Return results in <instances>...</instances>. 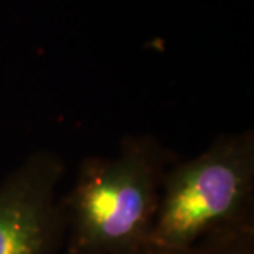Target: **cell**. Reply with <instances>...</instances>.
<instances>
[{"label": "cell", "instance_id": "obj_1", "mask_svg": "<svg viewBox=\"0 0 254 254\" xmlns=\"http://www.w3.org/2000/svg\"><path fill=\"white\" fill-rule=\"evenodd\" d=\"M177 155L155 137L126 136L118 155L82 160L60 198L68 254H144L161 187Z\"/></svg>", "mask_w": 254, "mask_h": 254}, {"label": "cell", "instance_id": "obj_2", "mask_svg": "<svg viewBox=\"0 0 254 254\" xmlns=\"http://www.w3.org/2000/svg\"><path fill=\"white\" fill-rule=\"evenodd\" d=\"M254 225V133L216 137L199 155L177 160L161 187L144 254H184L222 232Z\"/></svg>", "mask_w": 254, "mask_h": 254}, {"label": "cell", "instance_id": "obj_3", "mask_svg": "<svg viewBox=\"0 0 254 254\" xmlns=\"http://www.w3.org/2000/svg\"><path fill=\"white\" fill-rule=\"evenodd\" d=\"M65 173L53 150L28 154L0 184V254H60L65 218L57 195Z\"/></svg>", "mask_w": 254, "mask_h": 254}, {"label": "cell", "instance_id": "obj_4", "mask_svg": "<svg viewBox=\"0 0 254 254\" xmlns=\"http://www.w3.org/2000/svg\"><path fill=\"white\" fill-rule=\"evenodd\" d=\"M184 254H254V225L213 235Z\"/></svg>", "mask_w": 254, "mask_h": 254}]
</instances>
